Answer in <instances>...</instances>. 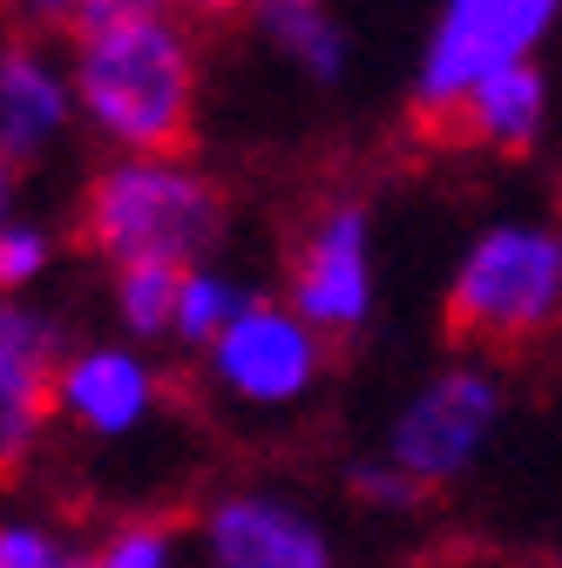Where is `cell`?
<instances>
[{"label": "cell", "mask_w": 562, "mask_h": 568, "mask_svg": "<svg viewBox=\"0 0 562 568\" xmlns=\"http://www.w3.org/2000/svg\"><path fill=\"white\" fill-rule=\"evenodd\" d=\"M251 14H258V28L285 48L305 75H319V82H339V68H345V34H339V21L325 14V0H251Z\"/></svg>", "instance_id": "obj_13"}, {"label": "cell", "mask_w": 562, "mask_h": 568, "mask_svg": "<svg viewBox=\"0 0 562 568\" xmlns=\"http://www.w3.org/2000/svg\"><path fill=\"white\" fill-rule=\"evenodd\" d=\"M495 413H502V393H495V379H488V373H441L428 393L400 413V426H393V460H400V474H413V480H448V474H461L481 454Z\"/></svg>", "instance_id": "obj_6"}, {"label": "cell", "mask_w": 562, "mask_h": 568, "mask_svg": "<svg viewBox=\"0 0 562 568\" xmlns=\"http://www.w3.org/2000/svg\"><path fill=\"white\" fill-rule=\"evenodd\" d=\"M150 399H157V379L129 352H82V359L61 366V406L96 434H129L150 413Z\"/></svg>", "instance_id": "obj_11"}, {"label": "cell", "mask_w": 562, "mask_h": 568, "mask_svg": "<svg viewBox=\"0 0 562 568\" xmlns=\"http://www.w3.org/2000/svg\"><path fill=\"white\" fill-rule=\"evenodd\" d=\"M96 0H28V21L34 28H54V34H82Z\"/></svg>", "instance_id": "obj_19"}, {"label": "cell", "mask_w": 562, "mask_h": 568, "mask_svg": "<svg viewBox=\"0 0 562 568\" xmlns=\"http://www.w3.org/2000/svg\"><path fill=\"white\" fill-rule=\"evenodd\" d=\"M48 264V237L28 231V224H8L0 231V292H14V284H34Z\"/></svg>", "instance_id": "obj_17"}, {"label": "cell", "mask_w": 562, "mask_h": 568, "mask_svg": "<svg viewBox=\"0 0 562 568\" xmlns=\"http://www.w3.org/2000/svg\"><path fill=\"white\" fill-rule=\"evenodd\" d=\"M68 109H82V102H76L68 75L34 41H8V48H0V150H8V163L48 150L54 129L68 122Z\"/></svg>", "instance_id": "obj_10"}, {"label": "cell", "mask_w": 562, "mask_h": 568, "mask_svg": "<svg viewBox=\"0 0 562 568\" xmlns=\"http://www.w3.org/2000/svg\"><path fill=\"white\" fill-rule=\"evenodd\" d=\"M0 568H89V561L61 555V541L41 528H0Z\"/></svg>", "instance_id": "obj_18"}, {"label": "cell", "mask_w": 562, "mask_h": 568, "mask_svg": "<svg viewBox=\"0 0 562 568\" xmlns=\"http://www.w3.org/2000/svg\"><path fill=\"white\" fill-rule=\"evenodd\" d=\"M555 8L562 0H448L441 28L428 41V61H420V115L448 122L488 75L529 61Z\"/></svg>", "instance_id": "obj_4"}, {"label": "cell", "mask_w": 562, "mask_h": 568, "mask_svg": "<svg viewBox=\"0 0 562 568\" xmlns=\"http://www.w3.org/2000/svg\"><path fill=\"white\" fill-rule=\"evenodd\" d=\"M373 305V271H367V210L332 203L299 244L292 271V312L312 332H353Z\"/></svg>", "instance_id": "obj_8"}, {"label": "cell", "mask_w": 562, "mask_h": 568, "mask_svg": "<svg viewBox=\"0 0 562 568\" xmlns=\"http://www.w3.org/2000/svg\"><path fill=\"white\" fill-rule=\"evenodd\" d=\"M163 8H183V14H231L244 0H163Z\"/></svg>", "instance_id": "obj_21"}, {"label": "cell", "mask_w": 562, "mask_h": 568, "mask_svg": "<svg viewBox=\"0 0 562 568\" xmlns=\"http://www.w3.org/2000/svg\"><path fill=\"white\" fill-rule=\"evenodd\" d=\"M562 325V237L502 224L488 231L448 292V338L474 352H522Z\"/></svg>", "instance_id": "obj_3"}, {"label": "cell", "mask_w": 562, "mask_h": 568, "mask_svg": "<svg viewBox=\"0 0 562 568\" xmlns=\"http://www.w3.org/2000/svg\"><path fill=\"white\" fill-rule=\"evenodd\" d=\"M210 373L251 406H285L319 379V332L285 305H244V318L210 345Z\"/></svg>", "instance_id": "obj_5"}, {"label": "cell", "mask_w": 562, "mask_h": 568, "mask_svg": "<svg viewBox=\"0 0 562 568\" xmlns=\"http://www.w3.org/2000/svg\"><path fill=\"white\" fill-rule=\"evenodd\" d=\"M61 406V338L41 312L0 298V474H21Z\"/></svg>", "instance_id": "obj_7"}, {"label": "cell", "mask_w": 562, "mask_h": 568, "mask_svg": "<svg viewBox=\"0 0 562 568\" xmlns=\"http://www.w3.org/2000/svg\"><path fill=\"white\" fill-rule=\"evenodd\" d=\"M76 102L129 156H177L197 122V54L170 14L76 41Z\"/></svg>", "instance_id": "obj_1"}, {"label": "cell", "mask_w": 562, "mask_h": 568, "mask_svg": "<svg viewBox=\"0 0 562 568\" xmlns=\"http://www.w3.org/2000/svg\"><path fill=\"white\" fill-rule=\"evenodd\" d=\"M210 555H218V568H332L319 528L278 501H258V494H231L210 515Z\"/></svg>", "instance_id": "obj_9"}, {"label": "cell", "mask_w": 562, "mask_h": 568, "mask_svg": "<svg viewBox=\"0 0 562 568\" xmlns=\"http://www.w3.org/2000/svg\"><path fill=\"white\" fill-rule=\"evenodd\" d=\"M89 568H170V521H129Z\"/></svg>", "instance_id": "obj_16"}, {"label": "cell", "mask_w": 562, "mask_h": 568, "mask_svg": "<svg viewBox=\"0 0 562 568\" xmlns=\"http://www.w3.org/2000/svg\"><path fill=\"white\" fill-rule=\"evenodd\" d=\"M535 129H542V75H535L529 61L502 68V75H488V82L448 115V135L481 142V150H502V156L529 150Z\"/></svg>", "instance_id": "obj_12"}, {"label": "cell", "mask_w": 562, "mask_h": 568, "mask_svg": "<svg viewBox=\"0 0 562 568\" xmlns=\"http://www.w3.org/2000/svg\"><path fill=\"white\" fill-rule=\"evenodd\" d=\"M224 231V196L177 156H122L82 196V237L122 264L190 271Z\"/></svg>", "instance_id": "obj_2"}, {"label": "cell", "mask_w": 562, "mask_h": 568, "mask_svg": "<svg viewBox=\"0 0 562 568\" xmlns=\"http://www.w3.org/2000/svg\"><path fill=\"white\" fill-rule=\"evenodd\" d=\"M353 480H360V494H373V501H413V494H420L407 474H380V467H360Z\"/></svg>", "instance_id": "obj_20"}, {"label": "cell", "mask_w": 562, "mask_h": 568, "mask_svg": "<svg viewBox=\"0 0 562 568\" xmlns=\"http://www.w3.org/2000/svg\"><path fill=\"white\" fill-rule=\"evenodd\" d=\"M183 277L177 264H122L116 271V305L129 318V332H170L177 325V305H183Z\"/></svg>", "instance_id": "obj_14"}, {"label": "cell", "mask_w": 562, "mask_h": 568, "mask_svg": "<svg viewBox=\"0 0 562 568\" xmlns=\"http://www.w3.org/2000/svg\"><path fill=\"white\" fill-rule=\"evenodd\" d=\"M8 210H14V163L0 150V231H8Z\"/></svg>", "instance_id": "obj_22"}, {"label": "cell", "mask_w": 562, "mask_h": 568, "mask_svg": "<svg viewBox=\"0 0 562 568\" xmlns=\"http://www.w3.org/2000/svg\"><path fill=\"white\" fill-rule=\"evenodd\" d=\"M244 292H231L224 277H210V271H190L183 277V305H177V338L190 345H218L238 318H244Z\"/></svg>", "instance_id": "obj_15"}]
</instances>
